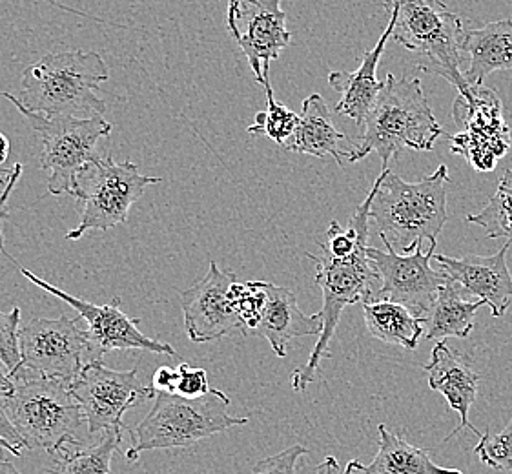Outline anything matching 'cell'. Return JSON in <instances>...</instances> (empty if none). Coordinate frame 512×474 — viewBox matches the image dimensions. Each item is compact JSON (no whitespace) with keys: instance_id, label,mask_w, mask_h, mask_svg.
I'll list each match as a JSON object with an SVG mask.
<instances>
[{"instance_id":"f1b7e54d","label":"cell","mask_w":512,"mask_h":474,"mask_svg":"<svg viewBox=\"0 0 512 474\" xmlns=\"http://www.w3.org/2000/svg\"><path fill=\"white\" fill-rule=\"evenodd\" d=\"M230 298L234 301L237 316L241 320V332L245 336H252L267 305L265 281H236L230 289Z\"/></svg>"},{"instance_id":"5b68a950","label":"cell","mask_w":512,"mask_h":474,"mask_svg":"<svg viewBox=\"0 0 512 474\" xmlns=\"http://www.w3.org/2000/svg\"><path fill=\"white\" fill-rule=\"evenodd\" d=\"M228 405L230 398L219 389L199 400L157 392L152 411L132 434V445L124 454L126 460L137 462L144 451L190 447L230 427L246 425L248 418L228 414Z\"/></svg>"},{"instance_id":"d6a6232c","label":"cell","mask_w":512,"mask_h":474,"mask_svg":"<svg viewBox=\"0 0 512 474\" xmlns=\"http://www.w3.org/2000/svg\"><path fill=\"white\" fill-rule=\"evenodd\" d=\"M177 371H179V382L175 387L177 396L186 400H199L214 391V387H210L208 383V374L205 369H195L188 363H181Z\"/></svg>"},{"instance_id":"30bf717a","label":"cell","mask_w":512,"mask_h":474,"mask_svg":"<svg viewBox=\"0 0 512 474\" xmlns=\"http://www.w3.org/2000/svg\"><path fill=\"white\" fill-rule=\"evenodd\" d=\"M81 321V316L28 321L19 330L21 365L11 378L39 376L72 383L86 363L93 361L92 338Z\"/></svg>"},{"instance_id":"603a6c76","label":"cell","mask_w":512,"mask_h":474,"mask_svg":"<svg viewBox=\"0 0 512 474\" xmlns=\"http://www.w3.org/2000/svg\"><path fill=\"white\" fill-rule=\"evenodd\" d=\"M378 454L369 465L350 460L343 474H463L436 464L425 449L410 445L400 434L392 433L385 423L378 427Z\"/></svg>"},{"instance_id":"277c9868","label":"cell","mask_w":512,"mask_h":474,"mask_svg":"<svg viewBox=\"0 0 512 474\" xmlns=\"http://www.w3.org/2000/svg\"><path fill=\"white\" fill-rule=\"evenodd\" d=\"M387 4L394 22L392 39L420 57L418 68L440 75L458 93L467 92L471 86L461 72L465 31L460 17L441 0H387Z\"/></svg>"},{"instance_id":"1f68e13d","label":"cell","mask_w":512,"mask_h":474,"mask_svg":"<svg viewBox=\"0 0 512 474\" xmlns=\"http://www.w3.org/2000/svg\"><path fill=\"white\" fill-rule=\"evenodd\" d=\"M308 454H310V451L305 445H290L288 449L281 451V453L259 460L252 467L250 474H297L296 465L299 458L308 456Z\"/></svg>"},{"instance_id":"cb8c5ba5","label":"cell","mask_w":512,"mask_h":474,"mask_svg":"<svg viewBox=\"0 0 512 474\" xmlns=\"http://www.w3.org/2000/svg\"><path fill=\"white\" fill-rule=\"evenodd\" d=\"M483 305L485 301L469 299L460 285L447 276L440 296L425 318V338L438 341L447 338L465 340L474 329L476 314Z\"/></svg>"},{"instance_id":"484cf974","label":"cell","mask_w":512,"mask_h":474,"mask_svg":"<svg viewBox=\"0 0 512 474\" xmlns=\"http://www.w3.org/2000/svg\"><path fill=\"white\" fill-rule=\"evenodd\" d=\"M123 436L115 433H104L99 444L82 445L81 442L66 445L57 453L55 467L48 469V474H110L115 453H119V445Z\"/></svg>"},{"instance_id":"7a4b0ae2","label":"cell","mask_w":512,"mask_h":474,"mask_svg":"<svg viewBox=\"0 0 512 474\" xmlns=\"http://www.w3.org/2000/svg\"><path fill=\"white\" fill-rule=\"evenodd\" d=\"M358 148L349 155L350 163L365 159L370 152L381 157L383 170L390 159L403 150L431 152L436 141L445 134L432 114L431 104L416 77H401L389 73L385 88L363 123Z\"/></svg>"},{"instance_id":"3957f363","label":"cell","mask_w":512,"mask_h":474,"mask_svg":"<svg viewBox=\"0 0 512 474\" xmlns=\"http://www.w3.org/2000/svg\"><path fill=\"white\" fill-rule=\"evenodd\" d=\"M108 77L106 62L97 52L46 53L22 73L19 101L37 114L92 119L106 112L97 90Z\"/></svg>"},{"instance_id":"9c48e42d","label":"cell","mask_w":512,"mask_h":474,"mask_svg":"<svg viewBox=\"0 0 512 474\" xmlns=\"http://www.w3.org/2000/svg\"><path fill=\"white\" fill-rule=\"evenodd\" d=\"M8 99L31 128L41 135L44 143L41 165L50 172L48 192L53 196L72 194L75 177L84 166L93 161L97 152V143L112 134V124L103 115L92 119H75L66 115H44L30 112L21 101L8 92H0Z\"/></svg>"},{"instance_id":"44dd1931","label":"cell","mask_w":512,"mask_h":474,"mask_svg":"<svg viewBox=\"0 0 512 474\" xmlns=\"http://www.w3.org/2000/svg\"><path fill=\"white\" fill-rule=\"evenodd\" d=\"M345 145H352V141L336 128L325 99L319 93L308 95L303 101V112L296 132L285 143L283 150L314 157L330 155L341 165L343 159H349L350 155Z\"/></svg>"},{"instance_id":"4fadbf2b","label":"cell","mask_w":512,"mask_h":474,"mask_svg":"<svg viewBox=\"0 0 512 474\" xmlns=\"http://www.w3.org/2000/svg\"><path fill=\"white\" fill-rule=\"evenodd\" d=\"M383 245L387 252L367 248L370 263L378 270L381 279L376 301L398 303L409 309L416 318L425 320L447 281V274L443 270L431 267L438 243H431L429 250H423L418 245L409 254H398L389 243Z\"/></svg>"},{"instance_id":"5bb4252c","label":"cell","mask_w":512,"mask_h":474,"mask_svg":"<svg viewBox=\"0 0 512 474\" xmlns=\"http://www.w3.org/2000/svg\"><path fill=\"white\" fill-rule=\"evenodd\" d=\"M226 26L265 88L270 84V62L292 41L281 0H228Z\"/></svg>"},{"instance_id":"e575fe53","label":"cell","mask_w":512,"mask_h":474,"mask_svg":"<svg viewBox=\"0 0 512 474\" xmlns=\"http://www.w3.org/2000/svg\"><path fill=\"white\" fill-rule=\"evenodd\" d=\"M177 382H179V371L164 365V367H159V369L155 371L154 378H152V387H154L155 394H157V392L175 394Z\"/></svg>"},{"instance_id":"d4e9b609","label":"cell","mask_w":512,"mask_h":474,"mask_svg":"<svg viewBox=\"0 0 512 474\" xmlns=\"http://www.w3.org/2000/svg\"><path fill=\"white\" fill-rule=\"evenodd\" d=\"M363 318L370 336L407 351H416L421 336H425V320L392 301L363 303Z\"/></svg>"},{"instance_id":"7c38bea8","label":"cell","mask_w":512,"mask_h":474,"mask_svg":"<svg viewBox=\"0 0 512 474\" xmlns=\"http://www.w3.org/2000/svg\"><path fill=\"white\" fill-rule=\"evenodd\" d=\"M75 400L81 403L84 420L92 434L128 431L124 414L143 400L155 398L154 387H144L139 367L132 371H113L103 360L86 363L81 374L70 383Z\"/></svg>"},{"instance_id":"4316f807","label":"cell","mask_w":512,"mask_h":474,"mask_svg":"<svg viewBox=\"0 0 512 474\" xmlns=\"http://www.w3.org/2000/svg\"><path fill=\"white\" fill-rule=\"evenodd\" d=\"M467 221L482 227L489 239H507L512 243V168L503 172L500 185L487 207L478 214L467 216Z\"/></svg>"},{"instance_id":"e0dca14e","label":"cell","mask_w":512,"mask_h":474,"mask_svg":"<svg viewBox=\"0 0 512 474\" xmlns=\"http://www.w3.org/2000/svg\"><path fill=\"white\" fill-rule=\"evenodd\" d=\"M511 243L507 241L494 256H465L449 258L434 254V261L441 270L460 285L472 299H482L489 305L494 318L503 316L512 303V276L507 267V252Z\"/></svg>"},{"instance_id":"8992f818","label":"cell","mask_w":512,"mask_h":474,"mask_svg":"<svg viewBox=\"0 0 512 474\" xmlns=\"http://www.w3.org/2000/svg\"><path fill=\"white\" fill-rule=\"evenodd\" d=\"M367 248L369 245H361L349 258H332L325 250L323 256L307 252L308 259L316 265V283L323 294V309L318 312L323 330L307 363L292 374L294 391H305L316 380L321 361L330 358L328 345L336 334L343 310L356 303L376 301L381 279L370 263Z\"/></svg>"},{"instance_id":"d590c367","label":"cell","mask_w":512,"mask_h":474,"mask_svg":"<svg viewBox=\"0 0 512 474\" xmlns=\"http://www.w3.org/2000/svg\"><path fill=\"white\" fill-rule=\"evenodd\" d=\"M0 436H2L6 442H10L15 449H19V451H22V449L26 447L24 440L21 438V434L15 431V427L11 425L8 414L4 413L2 407H0Z\"/></svg>"},{"instance_id":"6da1fadb","label":"cell","mask_w":512,"mask_h":474,"mask_svg":"<svg viewBox=\"0 0 512 474\" xmlns=\"http://www.w3.org/2000/svg\"><path fill=\"white\" fill-rule=\"evenodd\" d=\"M447 183L449 168L445 165L418 183H407L385 168L370 190V219H374L381 241L400 254H409L423 241L438 243L449 219Z\"/></svg>"},{"instance_id":"ba28073f","label":"cell","mask_w":512,"mask_h":474,"mask_svg":"<svg viewBox=\"0 0 512 474\" xmlns=\"http://www.w3.org/2000/svg\"><path fill=\"white\" fill-rule=\"evenodd\" d=\"M159 183L161 177L141 176L130 161L115 163L112 155H97L75 177L70 196L81 203V221L66 234V241H77L90 230L124 225L146 186Z\"/></svg>"},{"instance_id":"52a82bcc","label":"cell","mask_w":512,"mask_h":474,"mask_svg":"<svg viewBox=\"0 0 512 474\" xmlns=\"http://www.w3.org/2000/svg\"><path fill=\"white\" fill-rule=\"evenodd\" d=\"M13 382L15 391L2 409L21 434L26 449L57 454L62 447L77 442V433L86 420L70 383L39 376H17Z\"/></svg>"},{"instance_id":"2e32d148","label":"cell","mask_w":512,"mask_h":474,"mask_svg":"<svg viewBox=\"0 0 512 474\" xmlns=\"http://www.w3.org/2000/svg\"><path fill=\"white\" fill-rule=\"evenodd\" d=\"M236 281L234 272L221 270L216 261H210L205 278L192 289L181 292L188 340L210 343L241 330V320L230 298V289Z\"/></svg>"},{"instance_id":"8d00e7d4","label":"cell","mask_w":512,"mask_h":474,"mask_svg":"<svg viewBox=\"0 0 512 474\" xmlns=\"http://www.w3.org/2000/svg\"><path fill=\"white\" fill-rule=\"evenodd\" d=\"M13 391H15V382L11 378L10 371L0 361V407L10 400Z\"/></svg>"},{"instance_id":"9a60e30c","label":"cell","mask_w":512,"mask_h":474,"mask_svg":"<svg viewBox=\"0 0 512 474\" xmlns=\"http://www.w3.org/2000/svg\"><path fill=\"white\" fill-rule=\"evenodd\" d=\"M19 270L22 276L30 279L33 285L68 303L73 310H77L82 320L88 323V332L92 338L93 360H101L106 352L124 351V349H137V351L166 354V356L177 358V352L172 349L170 343L152 340L139 330L141 320L130 318L121 309V298H113L110 305H95L86 299L75 298L72 294L53 287L48 281L35 276L28 268L19 267Z\"/></svg>"},{"instance_id":"4dcf8cb0","label":"cell","mask_w":512,"mask_h":474,"mask_svg":"<svg viewBox=\"0 0 512 474\" xmlns=\"http://www.w3.org/2000/svg\"><path fill=\"white\" fill-rule=\"evenodd\" d=\"M19 330H21V309L15 307L11 312L0 310V361L10 374L17 371L21 365V345H19Z\"/></svg>"},{"instance_id":"ab89813d","label":"cell","mask_w":512,"mask_h":474,"mask_svg":"<svg viewBox=\"0 0 512 474\" xmlns=\"http://www.w3.org/2000/svg\"><path fill=\"white\" fill-rule=\"evenodd\" d=\"M0 449H6V451H10L11 454H15L17 458L19 456H22V451H19V449H15L13 445L10 444V442H6L2 436H0Z\"/></svg>"},{"instance_id":"74e56055","label":"cell","mask_w":512,"mask_h":474,"mask_svg":"<svg viewBox=\"0 0 512 474\" xmlns=\"http://www.w3.org/2000/svg\"><path fill=\"white\" fill-rule=\"evenodd\" d=\"M312 474H341L339 471L338 460L334 456H327L318 467H314Z\"/></svg>"},{"instance_id":"7402d4cb","label":"cell","mask_w":512,"mask_h":474,"mask_svg":"<svg viewBox=\"0 0 512 474\" xmlns=\"http://www.w3.org/2000/svg\"><path fill=\"white\" fill-rule=\"evenodd\" d=\"M461 53L469 57L463 79L482 86L492 72L512 70V21L489 22L478 30L465 31Z\"/></svg>"},{"instance_id":"f35d334b","label":"cell","mask_w":512,"mask_h":474,"mask_svg":"<svg viewBox=\"0 0 512 474\" xmlns=\"http://www.w3.org/2000/svg\"><path fill=\"white\" fill-rule=\"evenodd\" d=\"M0 474H21V471L11 462H8V460L0 458Z\"/></svg>"},{"instance_id":"d6986e66","label":"cell","mask_w":512,"mask_h":474,"mask_svg":"<svg viewBox=\"0 0 512 474\" xmlns=\"http://www.w3.org/2000/svg\"><path fill=\"white\" fill-rule=\"evenodd\" d=\"M267 305L252 336H261L270 343L279 358H287L288 343L294 338L316 336L323 330L318 314L307 316L297 305L296 296L287 287L265 283Z\"/></svg>"},{"instance_id":"83f0119b","label":"cell","mask_w":512,"mask_h":474,"mask_svg":"<svg viewBox=\"0 0 512 474\" xmlns=\"http://www.w3.org/2000/svg\"><path fill=\"white\" fill-rule=\"evenodd\" d=\"M267 92V110L256 115V123L248 126V134L267 135L276 145L285 146L288 139L296 132L301 115L292 112L287 106L277 103L272 86H265Z\"/></svg>"},{"instance_id":"f546056e","label":"cell","mask_w":512,"mask_h":474,"mask_svg":"<svg viewBox=\"0 0 512 474\" xmlns=\"http://www.w3.org/2000/svg\"><path fill=\"white\" fill-rule=\"evenodd\" d=\"M474 454L487 467L512 473V418L500 433L487 431L482 434L480 442L474 447Z\"/></svg>"},{"instance_id":"ac0fdd59","label":"cell","mask_w":512,"mask_h":474,"mask_svg":"<svg viewBox=\"0 0 512 474\" xmlns=\"http://www.w3.org/2000/svg\"><path fill=\"white\" fill-rule=\"evenodd\" d=\"M425 371L429 374V389L443 394L452 411L460 416V425L443 442H449L463 429L482 438V433L469 422L472 403L478 396V383L482 380V376L472 369L471 360L452 352L445 341H440L434 345L431 363L425 365Z\"/></svg>"},{"instance_id":"ffe728a7","label":"cell","mask_w":512,"mask_h":474,"mask_svg":"<svg viewBox=\"0 0 512 474\" xmlns=\"http://www.w3.org/2000/svg\"><path fill=\"white\" fill-rule=\"evenodd\" d=\"M392 31L394 22L389 21V26L379 37L378 44L363 55L356 72H332L328 75V84L341 95L336 104V112L354 119L359 126H363L370 110L378 101L379 93L385 88V81L378 79V64L387 42L392 37Z\"/></svg>"},{"instance_id":"836d02e7","label":"cell","mask_w":512,"mask_h":474,"mask_svg":"<svg viewBox=\"0 0 512 474\" xmlns=\"http://www.w3.org/2000/svg\"><path fill=\"white\" fill-rule=\"evenodd\" d=\"M22 176V165L21 163H15V166L10 170V176L6 185L2 186V192H0V254H4V236H2V223L4 219L8 217V199H10L11 192L15 185L19 183V179Z\"/></svg>"},{"instance_id":"8fae6325","label":"cell","mask_w":512,"mask_h":474,"mask_svg":"<svg viewBox=\"0 0 512 474\" xmlns=\"http://www.w3.org/2000/svg\"><path fill=\"white\" fill-rule=\"evenodd\" d=\"M452 117L463 132L447 135L452 154L461 155L478 172H492L511 148V130L500 95L487 86H471L452 106Z\"/></svg>"}]
</instances>
